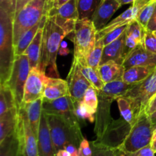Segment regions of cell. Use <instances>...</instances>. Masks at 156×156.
Listing matches in <instances>:
<instances>
[{
    "instance_id": "obj_1",
    "label": "cell",
    "mask_w": 156,
    "mask_h": 156,
    "mask_svg": "<svg viewBox=\"0 0 156 156\" xmlns=\"http://www.w3.org/2000/svg\"><path fill=\"white\" fill-rule=\"evenodd\" d=\"M76 20L65 19L57 16H47L44 26L41 61L37 68L48 76L59 78L56 66V58L62 41L75 30Z\"/></svg>"
},
{
    "instance_id": "obj_2",
    "label": "cell",
    "mask_w": 156,
    "mask_h": 156,
    "mask_svg": "<svg viewBox=\"0 0 156 156\" xmlns=\"http://www.w3.org/2000/svg\"><path fill=\"white\" fill-rule=\"evenodd\" d=\"M15 56L13 18L0 10V84L10 79Z\"/></svg>"
},
{
    "instance_id": "obj_3",
    "label": "cell",
    "mask_w": 156,
    "mask_h": 156,
    "mask_svg": "<svg viewBox=\"0 0 156 156\" xmlns=\"http://www.w3.org/2000/svg\"><path fill=\"white\" fill-rule=\"evenodd\" d=\"M52 6V0H31L21 8L13 19L14 45L21 35L38 24L47 15Z\"/></svg>"
},
{
    "instance_id": "obj_4",
    "label": "cell",
    "mask_w": 156,
    "mask_h": 156,
    "mask_svg": "<svg viewBox=\"0 0 156 156\" xmlns=\"http://www.w3.org/2000/svg\"><path fill=\"white\" fill-rule=\"evenodd\" d=\"M153 133L150 116L143 111L117 149L124 155L136 152L151 144Z\"/></svg>"
},
{
    "instance_id": "obj_5",
    "label": "cell",
    "mask_w": 156,
    "mask_h": 156,
    "mask_svg": "<svg viewBox=\"0 0 156 156\" xmlns=\"http://www.w3.org/2000/svg\"><path fill=\"white\" fill-rule=\"evenodd\" d=\"M46 115L55 153L59 149H64L68 144H73L78 148L79 147L81 142L85 138L82 133L81 127L73 126L59 116L47 114Z\"/></svg>"
},
{
    "instance_id": "obj_6",
    "label": "cell",
    "mask_w": 156,
    "mask_h": 156,
    "mask_svg": "<svg viewBox=\"0 0 156 156\" xmlns=\"http://www.w3.org/2000/svg\"><path fill=\"white\" fill-rule=\"evenodd\" d=\"M98 30L91 18L78 19L73 31L74 56L81 64H88V56L92 52L96 41Z\"/></svg>"
},
{
    "instance_id": "obj_7",
    "label": "cell",
    "mask_w": 156,
    "mask_h": 156,
    "mask_svg": "<svg viewBox=\"0 0 156 156\" xmlns=\"http://www.w3.org/2000/svg\"><path fill=\"white\" fill-rule=\"evenodd\" d=\"M30 69L31 67L27 55H16L15 56L10 79L6 83L10 87L15 95L18 107L21 106L22 104L24 85Z\"/></svg>"
},
{
    "instance_id": "obj_8",
    "label": "cell",
    "mask_w": 156,
    "mask_h": 156,
    "mask_svg": "<svg viewBox=\"0 0 156 156\" xmlns=\"http://www.w3.org/2000/svg\"><path fill=\"white\" fill-rule=\"evenodd\" d=\"M43 111L47 114L59 116L76 127H81V123L76 115V106L71 95H67L55 100L43 101Z\"/></svg>"
},
{
    "instance_id": "obj_9",
    "label": "cell",
    "mask_w": 156,
    "mask_h": 156,
    "mask_svg": "<svg viewBox=\"0 0 156 156\" xmlns=\"http://www.w3.org/2000/svg\"><path fill=\"white\" fill-rule=\"evenodd\" d=\"M156 94V68L143 82L135 84L126 95L134 99L142 112L146 111L148 105Z\"/></svg>"
},
{
    "instance_id": "obj_10",
    "label": "cell",
    "mask_w": 156,
    "mask_h": 156,
    "mask_svg": "<svg viewBox=\"0 0 156 156\" xmlns=\"http://www.w3.org/2000/svg\"><path fill=\"white\" fill-rule=\"evenodd\" d=\"M0 156H26L23 117L19 108L18 123L15 132L0 143Z\"/></svg>"
},
{
    "instance_id": "obj_11",
    "label": "cell",
    "mask_w": 156,
    "mask_h": 156,
    "mask_svg": "<svg viewBox=\"0 0 156 156\" xmlns=\"http://www.w3.org/2000/svg\"><path fill=\"white\" fill-rule=\"evenodd\" d=\"M47 77L48 76H46V73L40 70L37 67L30 69L24 85L22 104L30 103L44 98Z\"/></svg>"
},
{
    "instance_id": "obj_12",
    "label": "cell",
    "mask_w": 156,
    "mask_h": 156,
    "mask_svg": "<svg viewBox=\"0 0 156 156\" xmlns=\"http://www.w3.org/2000/svg\"><path fill=\"white\" fill-rule=\"evenodd\" d=\"M67 82L69 88L70 95L74 101H82L85 91L91 86L88 79L85 77L79 68V61L73 57L69 74L67 76Z\"/></svg>"
},
{
    "instance_id": "obj_13",
    "label": "cell",
    "mask_w": 156,
    "mask_h": 156,
    "mask_svg": "<svg viewBox=\"0 0 156 156\" xmlns=\"http://www.w3.org/2000/svg\"><path fill=\"white\" fill-rule=\"evenodd\" d=\"M131 127L132 126L123 117L117 120H113L101 138L96 140L110 147L117 149L129 133Z\"/></svg>"
},
{
    "instance_id": "obj_14",
    "label": "cell",
    "mask_w": 156,
    "mask_h": 156,
    "mask_svg": "<svg viewBox=\"0 0 156 156\" xmlns=\"http://www.w3.org/2000/svg\"><path fill=\"white\" fill-rule=\"evenodd\" d=\"M98 108L96 113V123L94 126V133L97 140H100L106 131L113 119L111 116V105L114 100L105 95L101 91H98Z\"/></svg>"
},
{
    "instance_id": "obj_15",
    "label": "cell",
    "mask_w": 156,
    "mask_h": 156,
    "mask_svg": "<svg viewBox=\"0 0 156 156\" xmlns=\"http://www.w3.org/2000/svg\"><path fill=\"white\" fill-rule=\"evenodd\" d=\"M123 66L125 69L133 66L156 67V54L148 50L144 45H139L125 58Z\"/></svg>"
},
{
    "instance_id": "obj_16",
    "label": "cell",
    "mask_w": 156,
    "mask_h": 156,
    "mask_svg": "<svg viewBox=\"0 0 156 156\" xmlns=\"http://www.w3.org/2000/svg\"><path fill=\"white\" fill-rule=\"evenodd\" d=\"M121 6L117 0H101L91 18L96 29L100 30L105 27L111 17Z\"/></svg>"
},
{
    "instance_id": "obj_17",
    "label": "cell",
    "mask_w": 156,
    "mask_h": 156,
    "mask_svg": "<svg viewBox=\"0 0 156 156\" xmlns=\"http://www.w3.org/2000/svg\"><path fill=\"white\" fill-rule=\"evenodd\" d=\"M37 140L39 156H56L47 115L44 111L41 114Z\"/></svg>"
},
{
    "instance_id": "obj_18",
    "label": "cell",
    "mask_w": 156,
    "mask_h": 156,
    "mask_svg": "<svg viewBox=\"0 0 156 156\" xmlns=\"http://www.w3.org/2000/svg\"><path fill=\"white\" fill-rule=\"evenodd\" d=\"M125 39H126V31L118 39L113 41L112 43L108 44V45L105 46L101 65L111 60L115 61L117 63L123 65V61L125 59Z\"/></svg>"
},
{
    "instance_id": "obj_19",
    "label": "cell",
    "mask_w": 156,
    "mask_h": 156,
    "mask_svg": "<svg viewBox=\"0 0 156 156\" xmlns=\"http://www.w3.org/2000/svg\"><path fill=\"white\" fill-rule=\"evenodd\" d=\"M67 95H70V91L66 80L61 79L60 78L47 77L44 98L55 100Z\"/></svg>"
},
{
    "instance_id": "obj_20",
    "label": "cell",
    "mask_w": 156,
    "mask_h": 156,
    "mask_svg": "<svg viewBox=\"0 0 156 156\" xmlns=\"http://www.w3.org/2000/svg\"><path fill=\"white\" fill-rule=\"evenodd\" d=\"M18 108L23 117V129H24V140L26 156H39L37 136L31 128L25 110L22 107H18Z\"/></svg>"
},
{
    "instance_id": "obj_21",
    "label": "cell",
    "mask_w": 156,
    "mask_h": 156,
    "mask_svg": "<svg viewBox=\"0 0 156 156\" xmlns=\"http://www.w3.org/2000/svg\"><path fill=\"white\" fill-rule=\"evenodd\" d=\"M117 101L121 117L133 126L143 113L141 110L134 99L128 96H122L117 99Z\"/></svg>"
},
{
    "instance_id": "obj_22",
    "label": "cell",
    "mask_w": 156,
    "mask_h": 156,
    "mask_svg": "<svg viewBox=\"0 0 156 156\" xmlns=\"http://www.w3.org/2000/svg\"><path fill=\"white\" fill-rule=\"evenodd\" d=\"M125 67L115 61H108L101 64L98 69V73L105 84L113 81L122 79L125 72Z\"/></svg>"
},
{
    "instance_id": "obj_23",
    "label": "cell",
    "mask_w": 156,
    "mask_h": 156,
    "mask_svg": "<svg viewBox=\"0 0 156 156\" xmlns=\"http://www.w3.org/2000/svg\"><path fill=\"white\" fill-rule=\"evenodd\" d=\"M18 118V107L0 115V143L15 132Z\"/></svg>"
},
{
    "instance_id": "obj_24",
    "label": "cell",
    "mask_w": 156,
    "mask_h": 156,
    "mask_svg": "<svg viewBox=\"0 0 156 156\" xmlns=\"http://www.w3.org/2000/svg\"><path fill=\"white\" fill-rule=\"evenodd\" d=\"M43 101L44 98H41L30 103L22 104L20 106L25 110L29 123L37 136H38L40 122L43 111Z\"/></svg>"
},
{
    "instance_id": "obj_25",
    "label": "cell",
    "mask_w": 156,
    "mask_h": 156,
    "mask_svg": "<svg viewBox=\"0 0 156 156\" xmlns=\"http://www.w3.org/2000/svg\"><path fill=\"white\" fill-rule=\"evenodd\" d=\"M44 26H42L38 30L37 33L35 35L34 38L32 41V42L30 43V45L28 46V47L26 49L25 52L24 53V54H26L28 56L29 62H30V65L31 69L35 68V67H38L40 61H41L43 34H44Z\"/></svg>"
},
{
    "instance_id": "obj_26",
    "label": "cell",
    "mask_w": 156,
    "mask_h": 156,
    "mask_svg": "<svg viewBox=\"0 0 156 156\" xmlns=\"http://www.w3.org/2000/svg\"><path fill=\"white\" fill-rule=\"evenodd\" d=\"M135 85V84H129L123 79L105 84L103 88L101 90L103 94L108 96L113 100H117L122 96L126 95V93Z\"/></svg>"
},
{
    "instance_id": "obj_27",
    "label": "cell",
    "mask_w": 156,
    "mask_h": 156,
    "mask_svg": "<svg viewBox=\"0 0 156 156\" xmlns=\"http://www.w3.org/2000/svg\"><path fill=\"white\" fill-rule=\"evenodd\" d=\"M155 68L150 66L129 67L125 69L122 79L129 84L139 83L147 79L153 73Z\"/></svg>"
},
{
    "instance_id": "obj_28",
    "label": "cell",
    "mask_w": 156,
    "mask_h": 156,
    "mask_svg": "<svg viewBox=\"0 0 156 156\" xmlns=\"http://www.w3.org/2000/svg\"><path fill=\"white\" fill-rule=\"evenodd\" d=\"M47 15H46L45 16H44L42 20H41L38 24H35L34 27H32L31 28L27 30V31L24 32V33L21 35V37L19 38V40H18V42H17L16 45L15 46V56H16V55L24 54L26 49L28 47V46L30 45V44L32 42L34 38L35 35L37 33L38 30H39L42 26L44 25L46 21H47Z\"/></svg>"
},
{
    "instance_id": "obj_29",
    "label": "cell",
    "mask_w": 156,
    "mask_h": 156,
    "mask_svg": "<svg viewBox=\"0 0 156 156\" xmlns=\"http://www.w3.org/2000/svg\"><path fill=\"white\" fill-rule=\"evenodd\" d=\"M47 16H57L65 19L77 21L79 19L78 0H69L57 9L52 8L47 13Z\"/></svg>"
},
{
    "instance_id": "obj_30",
    "label": "cell",
    "mask_w": 156,
    "mask_h": 156,
    "mask_svg": "<svg viewBox=\"0 0 156 156\" xmlns=\"http://www.w3.org/2000/svg\"><path fill=\"white\" fill-rule=\"evenodd\" d=\"M18 108L16 99L7 83L0 84V115Z\"/></svg>"
},
{
    "instance_id": "obj_31",
    "label": "cell",
    "mask_w": 156,
    "mask_h": 156,
    "mask_svg": "<svg viewBox=\"0 0 156 156\" xmlns=\"http://www.w3.org/2000/svg\"><path fill=\"white\" fill-rule=\"evenodd\" d=\"M79 65L82 74L88 79L90 84L98 91H101L103 88L104 85H105V82L101 79L100 76H99L98 73V70L93 69L92 67L88 66V64H81L79 62Z\"/></svg>"
},
{
    "instance_id": "obj_32",
    "label": "cell",
    "mask_w": 156,
    "mask_h": 156,
    "mask_svg": "<svg viewBox=\"0 0 156 156\" xmlns=\"http://www.w3.org/2000/svg\"><path fill=\"white\" fill-rule=\"evenodd\" d=\"M101 0H78L79 19L91 18Z\"/></svg>"
},
{
    "instance_id": "obj_33",
    "label": "cell",
    "mask_w": 156,
    "mask_h": 156,
    "mask_svg": "<svg viewBox=\"0 0 156 156\" xmlns=\"http://www.w3.org/2000/svg\"><path fill=\"white\" fill-rule=\"evenodd\" d=\"M104 47H105V44H104L103 38H97L95 46H94L90 56H88L87 63L88 66H90L96 70H98V69L99 68L101 65Z\"/></svg>"
},
{
    "instance_id": "obj_34",
    "label": "cell",
    "mask_w": 156,
    "mask_h": 156,
    "mask_svg": "<svg viewBox=\"0 0 156 156\" xmlns=\"http://www.w3.org/2000/svg\"><path fill=\"white\" fill-rule=\"evenodd\" d=\"M146 30L136 21H131L127 26L126 30V34L130 37L133 38L140 45H143L144 44L145 35Z\"/></svg>"
},
{
    "instance_id": "obj_35",
    "label": "cell",
    "mask_w": 156,
    "mask_h": 156,
    "mask_svg": "<svg viewBox=\"0 0 156 156\" xmlns=\"http://www.w3.org/2000/svg\"><path fill=\"white\" fill-rule=\"evenodd\" d=\"M90 144L93 151L92 156H121L117 149L106 146L97 140L91 142Z\"/></svg>"
},
{
    "instance_id": "obj_36",
    "label": "cell",
    "mask_w": 156,
    "mask_h": 156,
    "mask_svg": "<svg viewBox=\"0 0 156 156\" xmlns=\"http://www.w3.org/2000/svg\"><path fill=\"white\" fill-rule=\"evenodd\" d=\"M82 101L88 107L91 112L95 115L98 111V108L99 101L98 91L92 85H91L85 91Z\"/></svg>"
},
{
    "instance_id": "obj_37",
    "label": "cell",
    "mask_w": 156,
    "mask_h": 156,
    "mask_svg": "<svg viewBox=\"0 0 156 156\" xmlns=\"http://www.w3.org/2000/svg\"><path fill=\"white\" fill-rule=\"evenodd\" d=\"M156 7V2L152 1L149 2V4L146 5V6L143 8L139 12L138 15H137L136 20L146 30V27H147L148 24H149V21H150L151 18H152V15L154 13V11Z\"/></svg>"
},
{
    "instance_id": "obj_38",
    "label": "cell",
    "mask_w": 156,
    "mask_h": 156,
    "mask_svg": "<svg viewBox=\"0 0 156 156\" xmlns=\"http://www.w3.org/2000/svg\"><path fill=\"white\" fill-rule=\"evenodd\" d=\"M76 106V115L79 121L84 122L85 120H88L90 123H94L95 120V115L91 112L88 107L83 101H74Z\"/></svg>"
},
{
    "instance_id": "obj_39",
    "label": "cell",
    "mask_w": 156,
    "mask_h": 156,
    "mask_svg": "<svg viewBox=\"0 0 156 156\" xmlns=\"http://www.w3.org/2000/svg\"><path fill=\"white\" fill-rule=\"evenodd\" d=\"M128 24L126 25L120 26V27H117V28L114 29V30H111L110 32H108L106 35L103 37V41L105 46L108 45V44H111L113 41H116L117 39H118L125 31H126V28H127Z\"/></svg>"
},
{
    "instance_id": "obj_40",
    "label": "cell",
    "mask_w": 156,
    "mask_h": 156,
    "mask_svg": "<svg viewBox=\"0 0 156 156\" xmlns=\"http://www.w3.org/2000/svg\"><path fill=\"white\" fill-rule=\"evenodd\" d=\"M17 0H0V10L9 14L14 19L16 12Z\"/></svg>"
},
{
    "instance_id": "obj_41",
    "label": "cell",
    "mask_w": 156,
    "mask_h": 156,
    "mask_svg": "<svg viewBox=\"0 0 156 156\" xmlns=\"http://www.w3.org/2000/svg\"><path fill=\"white\" fill-rule=\"evenodd\" d=\"M143 45L148 50L156 54V37L153 32L146 30Z\"/></svg>"
},
{
    "instance_id": "obj_42",
    "label": "cell",
    "mask_w": 156,
    "mask_h": 156,
    "mask_svg": "<svg viewBox=\"0 0 156 156\" xmlns=\"http://www.w3.org/2000/svg\"><path fill=\"white\" fill-rule=\"evenodd\" d=\"M79 152L80 156H92L93 151L91 144L85 138L81 142L79 147Z\"/></svg>"
},
{
    "instance_id": "obj_43",
    "label": "cell",
    "mask_w": 156,
    "mask_h": 156,
    "mask_svg": "<svg viewBox=\"0 0 156 156\" xmlns=\"http://www.w3.org/2000/svg\"><path fill=\"white\" fill-rule=\"evenodd\" d=\"M155 152H154L153 149H152L151 144L147 146H145L143 149L136 151L132 153H128L124 155L125 156H155Z\"/></svg>"
},
{
    "instance_id": "obj_44",
    "label": "cell",
    "mask_w": 156,
    "mask_h": 156,
    "mask_svg": "<svg viewBox=\"0 0 156 156\" xmlns=\"http://www.w3.org/2000/svg\"><path fill=\"white\" fill-rule=\"evenodd\" d=\"M146 30L150 32L156 31V7L155 11H154L153 15H152V18H151L150 21H149V24L146 27Z\"/></svg>"
},
{
    "instance_id": "obj_45",
    "label": "cell",
    "mask_w": 156,
    "mask_h": 156,
    "mask_svg": "<svg viewBox=\"0 0 156 156\" xmlns=\"http://www.w3.org/2000/svg\"><path fill=\"white\" fill-rule=\"evenodd\" d=\"M66 150L68 151L71 156H80L79 152V148L73 144H68L64 147Z\"/></svg>"
},
{
    "instance_id": "obj_46",
    "label": "cell",
    "mask_w": 156,
    "mask_h": 156,
    "mask_svg": "<svg viewBox=\"0 0 156 156\" xmlns=\"http://www.w3.org/2000/svg\"><path fill=\"white\" fill-rule=\"evenodd\" d=\"M69 49L68 48V44L66 41H62L60 44V47L59 50V54L61 56H67L69 53Z\"/></svg>"
},
{
    "instance_id": "obj_47",
    "label": "cell",
    "mask_w": 156,
    "mask_h": 156,
    "mask_svg": "<svg viewBox=\"0 0 156 156\" xmlns=\"http://www.w3.org/2000/svg\"><path fill=\"white\" fill-rule=\"evenodd\" d=\"M156 111V94L155 97L151 100L149 102V105H148L147 108H146V112L149 115H151L152 113H154Z\"/></svg>"
},
{
    "instance_id": "obj_48",
    "label": "cell",
    "mask_w": 156,
    "mask_h": 156,
    "mask_svg": "<svg viewBox=\"0 0 156 156\" xmlns=\"http://www.w3.org/2000/svg\"><path fill=\"white\" fill-rule=\"evenodd\" d=\"M69 0H52V6L51 9H57L59 8L60 6H62V5H64L65 3L68 2Z\"/></svg>"
},
{
    "instance_id": "obj_49",
    "label": "cell",
    "mask_w": 156,
    "mask_h": 156,
    "mask_svg": "<svg viewBox=\"0 0 156 156\" xmlns=\"http://www.w3.org/2000/svg\"><path fill=\"white\" fill-rule=\"evenodd\" d=\"M31 1V0H17V5H16V12H15V14L17 13V12H18V11L20 10V9H21L22 7H24V5H25L26 4H27L28 2Z\"/></svg>"
},
{
    "instance_id": "obj_50",
    "label": "cell",
    "mask_w": 156,
    "mask_h": 156,
    "mask_svg": "<svg viewBox=\"0 0 156 156\" xmlns=\"http://www.w3.org/2000/svg\"><path fill=\"white\" fill-rule=\"evenodd\" d=\"M56 156H71L69 152L65 149H59L57 152L56 153Z\"/></svg>"
},
{
    "instance_id": "obj_51",
    "label": "cell",
    "mask_w": 156,
    "mask_h": 156,
    "mask_svg": "<svg viewBox=\"0 0 156 156\" xmlns=\"http://www.w3.org/2000/svg\"><path fill=\"white\" fill-rule=\"evenodd\" d=\"M149 116H150L151 121H152V126H153V129L154 130H155L156 129V111Z\"/></svg>"
},
{
    "instance_id": "obj_52",
    "label": "cell",
    "mask_w": 156,
    "mask_h": 156,
    "mask_svg": "<svg viewBox=\"0 0 156 156\" xmlns=\"http://www.w3.org/2000/svg\"><path fill=\"white\" fill-rule=\"evenodd\" d=\"M121 5H124L126 4H132L136 0H117Z\"/></svg>"
},
{
    "instance_id": "obj_53",
    "label": "cell",
    "mask_w": 156,
    "mask_h": 156,
    "mask_svg": "<svg viewBox=\"0 0 156 156\" xmlns=\"http://www.w3.org/2000/svg\"><path fill=\"white\" fill-rule=\"evenodd\" d=\"M151 146H152V149H153L154 152L156 153V139L155 140H152V143H151Z\"/></svg>"
},
{
    "instance_id": "obj_54",
    "label": "cell",
    "mask_w": 156,
    "mask_h": 156,
    "mask_svg": "<svg viewBox=\"0 0 156 156\" xmlns=\"http://www.w3.org/2000/svg\"><path fill=\"white\" fill-rule=\"evenodd\" d=\"M156 139V129L154 130L153 133V136H152V140H155Z\"/></svg>"
},
{
    "instance_id": "obj_55",
    "label": "cell",
    "mask_w": 156,
    "mask_h": 156,
    "mask_svg": "<svg viewBox=\"0 0 156 156\" xmlns=\"http://www.w3.org/2000/svg\"><path fill=\"white\" fill-rule=\"evenodd\" d=\"M153 33H154V34H155V37H156V31H154Z\"/></svg>"
},
{
    "instance_id": "obj_56",
    "label": "cell",
    "mask_w": 156,
    "mask_h": 156,
    "mask_svg": "<svg viewBox=\"0 0 156 156\" xmlns=\"http://www.w3.org/2000/svg\"><path fill=\"white\" fill-rule=\"evenodd\" d=\"M152 1H154V2H156V0H152Z\"/></svg>"
}]
</instances>
